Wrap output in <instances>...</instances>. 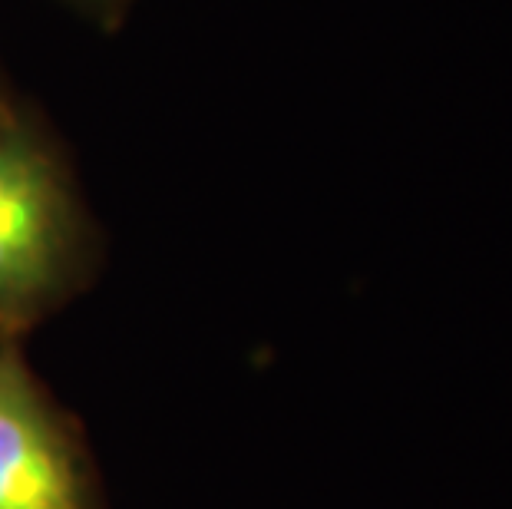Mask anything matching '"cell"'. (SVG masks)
Masks as SVG:
<instances>
[{
	"label": "cell",
	"instance_id": "obj_4",
	"mask_svg": "<svg viewBox=\"0 0 512 509\" xmlns=\"http://www.w3.org/2000/svg\"><path fill=\"white\" fill-rule=\"evenodd\" d=\"M0 110H4V106H0Z\"/></svg>",
	"mask_w": 512,
	"mask_h": 509
},
{
	"label": "cell",
	"instance_id": "obj_1",
	"mask_svg": "<svg viewBox=\"0 0 512 509\" xmlns=\"http://www.w3.org/2000/svg\"><path fill=\"white\" fill-rule=\"evenodd\" d=\"M76 215L47 143L0 110V324L50 305L73 268Z\"/></svg>",
	"mask_w": 512,
	"mask_h": 509
},
{
	"label": "cell",
	"instance_id": "obj_2",
	"mask_svg": "<svg viewBox=\"0 0 512 509\" xmlns=\"http://www.w3.org/2000/svg\"><path fill=\"white\" fill-rule=\"evenodd\" d=\"M0 509H90L67 433L14 344L0 348Z\"/></svg>",
	"mask_w": 512,
	"mask_h": 509
},
{
	"label": "cell",
	"instance_id": "obj_3",
	"mask_svg": "<svg viewBox=\"0 0 512 509\" xmlns=\"http://www.w3.org/2000/svg\"><path fill=\"white\" fill-rule=\"evenodd\" d=\"M76 4H86V7L106 10V7H116V4H123V0H76Z\"/></svg>",
	"mask_w": 512,
	"mask_h": 509
}]
</instances>
